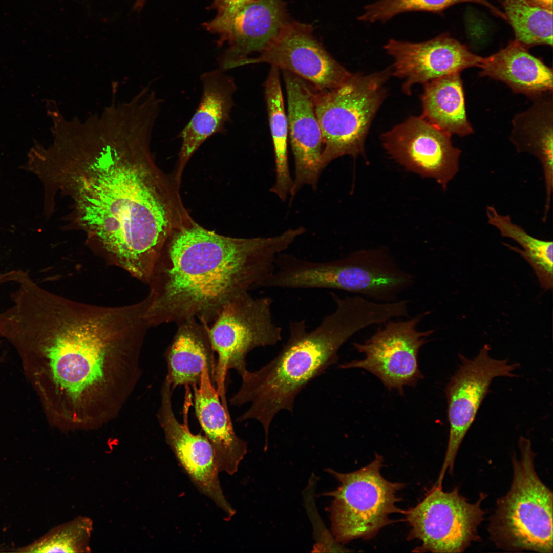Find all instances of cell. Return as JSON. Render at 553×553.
<instances>
[{
    "label": "cell",
    "mask_w": 553,
    "mask_h": 553,
    "mask_svg": "<svg viewBox=\"0 0 553 553\" xmlns=\"http://www.w3.org/2000/svg\"><path fill=\"white\" fill-rule=\"evenodd\" d=\"M139 94H144V93H139ZM147 95H151V94H147ZM152 96H154V95H152ZM155 97H156V96H155ZM156 98H157V97H156ZM159 100H160V99H159ZM160 101H161V100H160Z\"/></svg>",
    "instance_id": "d6a6232c"
},
{
    "label": "cell",
    "mask_w": 553,
    "mask_h": 553,
    "mask_svg": "<svg viewBox=\"0 0 553 553\" xmlns=\"http://www.w3.org/2000/svg\"><path fill=\"white\" fill-rule=\"evenodd\" d=\"M516 40L526 47L552 46V9L531 0H502Z\"/></svg>",
    "instance_id": "4316f807"
},
{
    "label": "cell",
    "mask_w": 553,
    "mask_h": 553,
    "mask_svg": "<svg viewBox=\"0 0 553 553\" xmlns=\"http://www.w3.org/2000/svg\"><path fill=\"white\" fill-rule=\"evenodd\" d=\"M465 2L482 5L495 15L506 19L505 14L487 0H380L367 6L359 20L369 22L387 20L396 15L407 11H439L453 5Z\"/></svg>",
    "instance_id": "f1b7e54d"
},
{
    "label": "cell",
    "mask_w": 553,
    "mask_h": 553,
    "mask_svg": "<svg viewBox=\"0 0 553 553\" xmlns=\"http://www.w3.org/2000/svg\"><path fill=\"white\" fill-rule=\"evenodd\" d=\"M279 69L271 66L264 83V93L274 148L275 181L270 192L285 201L293 185L288 158V124Z\"/></svg>",
    "instance_id": "d4e9b609"
},
{
    "label": "cell",
    "mask_w": 553,
    "mask_h": 553,
    "mask_svg": "<svg viewBox=\"0 0 553 553\" xmlns=\"http://www.w3.org/2000/svg\"><path fill=\"white\" fill-rule=\"evenodd\" d=\"M219 68L201 74L202 93L197 110L179 137L181 146L174 177L180 184L183 170L196 151L208 138L226 132L237 87L233 78Z\"/></svg>",
    "instance_id": "d6986e66"
},
{
    "label": "cell",
    "mask_w": 553,
    "mask_h": 553,
    "mask_svg": "<svg viewBox=\"0 0 553 553\" xmlns=\"http://www.w3.org/2000/svg\"><path fill=\"white\" fill-rule=\"evenodd\" d=\"M178 325L176 335L165 352V379L173 390L179 386L197 385L206 367L215 384L216 360L208 325L190 319Z\"/></svg>",
    "instance_id": "44dd1931"
},
{
    "label": "cell",
    "mask_w": 553,
    "mask_h": 553,
    "mask_svg": "<svg viewBox=\"0 0 553 553\" xmlns=\"http://www.w3.org/2000/svg\"><path fill=\"white\" fill-rule=\"evenodd\" d=\"M491 347L485 345L477 355L469 359L460 355V364L445 389L450 424L448 443L444 461L435 484L442 485L446 471L452 474L457 453L488 392L492 380L498 377H513L518 366L507 359L490 355Z\"/></svg>",
    "instance_id": "7c38bea8"
},
{
    "label": "cell",
    "mask_w": 553,
    "mask_h": 553,
    "mask_svg": "<svg viewBox=\"0 0 553 553\" xmlns=\"http://www.w3.org/2000/svg\"><path fill=\"white\" fill-rule=\"evenodd\" d=\"M254 0H212L209 9H214L217 12L232 9Z\"/></svg>",
    "instance_id": "f546056e"
},
{
    "label": "cell",
    "mask_w": 553,
    "mask_h": 553,
    "mask_svg": "<svg viewBox=\"0 0 553 553\" xmlns=\"http://www.w3.org/2000/svg\"><path fill=\"white\" fill-rule=\"evenodd\" d=\"M424 85L421 96V116L451 135L472 134L473 130L466 116L460 73L442 76Z\"/></svg>",
    "instance_id": "cb8c5ba5"
},
{
    "label": "cell",
    "mask_w": 553,
    "mask_h": 553,
    "mask_svg": "<svg viewBox=\"0 0 553 553\" xmlns=\"http://www.w3.org/2000/svg\"><path fill=\"white\" fill-rule=\"evenodd\" d=\"M391 74L390 68L367 75L351 73L335 88H314L315 111L322 136L323 169L339 157L364 155L366 138L386 97L385 83Z\"/></svg>",
    "instance_id": "52a82bcc"
},
{
    "label": "cell",
    "mask_w": 553,
    "mask_h": 553,
    "mask_svg": "<svg viewBox=\"0 0 553 553\" xmlns=\"http://www.w3.org/2000/svg\"><path fill=\"white\" fill-rule=\"evenodd\" d=\"M428 313L384 323L363 343L353 344L365 358L344 363L339 367L366 370L379 378L388 390L402 395L405 386L414 387L423 377L419 368L418 353L434 330L420 331L418 325Z\"/></svg>",
    "instance_id": "8fae6325"
},
{
    "label": "cell",
    "mask_w": 553,
    "mask_h": 553,
    "mask_svg": "<svg viewBox=\"0 0 553 553\" xmlns=\"http://www.w3.org/2000/svg\"><path fill=\"white\" fill-rule=\"evenodd\" d=\"M414 277L385 249L359 250L339 259L316 262L282 253L265 288H327L356 293L379 302L398 300Z\"/></svg>",
    "instance_id": "5b68a950"
},
{
    "label": "cell",
    "mask_w": 553,
    "mask_h": 553,
    "mask_svg": "<svg viewBox=\"0 0 553 553\" xmlns=\"http://www.w3.org/2000/svg\"><path fill=\"white\" fill-rule=\"evenodd\" d=\"M299 235L294 228L273 237L232 238L195 222L176 231L147 283L150 327L190 319L214 322L226 305L258 288Z\"/></svg>",
    "instance_id": "3957f363"
},
{
    "label": "cell",
    "mask_w": 553,
    "mask_h": 553,
    "mask_svg": "<svg viewBox=\"0 0 553 553\" xmlns=\"http://www.w3.org/2000/svg\"><path fill=\"white\" fill-rule=\"evenodd\" d=\"M487 495L480 493L470 503L458 487L445 492L434 485L422 500L403 512L411 529L408 539L421 545L414 552L461 553L480 539L478 528L486 512L481 507Z\"/></svg>",
    "instance_id": "30bf717a"
},
{
    "label": "cell",
    "mask_w": 553,
    "mask_h": 553,
    "mask_svg": "<svg viewBox=\"0 0 553 553\" xmlns=\"http://www.w3.org/2000/svg\"><path fill=\"white\" fill-rule=\"evenodd\" d=\"M192 387L196 415L214 449L219 471L233 475L247 453L246 443L235 433L228 408L222 403L206 367L198 385Z\"/></svg>",
    "instance_id": "ffe728a7"
},
{
    "label": "cell",
    "mask_w": 553,
    "mask_h": 553,
    "mask_svg": "<svg viewBox=\"0 0 553 553\" xmlns=\"http://www.w3.org/2000/svg\"><path fill=\"white\" fill-rule=\"evenodd\" d=\"M518 444L520 455L512 459L510 488L497 500L490 518V538L503 550L552 553V492L536 471L530 440L521 436Z\"/></svg>",
    "instance_id": "8992f818"
},
{
    "label": "cell",
    "mask_w": 553,
    "mask_h": 553,
    "mask_svg": "<svg viewBox=\"0 0 553 553\" xmlns=\"http://www.w3.org/2000/svg\"><path fill=\"white\" fill-rule=\"evenodd\" d=\"M155 123L146 114L104 108L59 125L46 151L76 223L108 261L138 278L152 272L168 240L190 220L180 185L153 159Z\"/></svg>",
    "instance_id": "6da1fadb"
},
{
    "label": "cell",
    "mask_w": 553,
    "mask_h": 553,
    "mask_svg": "<svg viewBox=\"0 0 553 553\" xmlns=\"http://www.w3.org/2000/svg\"><path fill=\"white\" fill-rule=\"evenodd\" d=\"M383 462L382 457L376 454L370 463L354 472L343 473L327 469L340 483L337 489L325 494L333 497L328 511L337 542L370 539L394 522L390 518L392 514L403 513L396 503L401 500L397 492L405 484L390 482L382 476Z\"/></svg>",
    "instance_id": "ba28073f"
},
{
    "label": "cell",
    "mask_w": 553,
    "mask_h": 553,
    "mask_svg": "<svg viewBox=\"0 0 553 553\" xmlns=\"http://www.w3.org/2000/svg\"><path fill=\"white\" fill-rule=\"evenodd\" d=\"M173 391L170 382L165 379L157 416L166 442L196 487L230 518L236 512L225 498L220 485L214 449L205 436L190 432L187 423L188 407L185 411L183 423L178 421L172 405Z\"/></svg>",
    "instance_id": "2e32d148"
},
{
    "label": "cell",
    "mask_w": 553,
    "mask_h": 553,
    "mask_svg": "<svg viewBox=\"0 0 553 553\" xmlns=\"http://www.w3.org/2000/svg\"><path fill=\"white\" fill-rule=\"evenodd\" d=\"M479 67L481 76L501 81L517 93L537 97L552 91V70L516 40L483 57Z\"/></svg>",
    "instance_id": "7402d4cb"
},
{
    "label": "cell",
    "mask_w": 553,
    "mask_h": 553,
    "mask_svg": "<svg viewBox=\"0 0 553 553\" xmlns=\"http://www.w3.org/2000/svg\"><path fill=\"white\" fill-rule=\"evenodd\" d=\"M486 215L488 224L498 229L501 236L511 238L523 248L503 243L512 250L519 253L531 265L541 287L549 290L553 286L552 241L542 240L528 234L512 221L508 215L499 214L495 207L487 206Z\"/></svg>",
    "instance_id": "484cf974"
},
{
    "label": "cell",
    "mask_w": 553,
    "mask_h": 553,
    "mask_svg": "<svg viewBox=\"0 0 553 553\" xmlns=\"http://www.w3.org/2000/svg\"><path fill=\"white\" fill-rule=\"evenodd\" d=\"M267 63L292 73L320 90L335 88L351 74L314 38L310 26L286 23L276 37L245 66Z\"/></svg>",
    "instance_id": "9a60e30c"
},
{
    "label": "cell",
    "mask_w": 553,
    "mask_h": 553,
    "mask_svg": "<svg viewBox=\"0 0 553 553\" xmlns=\"http://www.w3.org/2000/svg\"><path fill=\"white\" fill-rule=\"evenodd\" d=\"M543 7L552 9V0H531Z\"/></svg>",
    "instance_id": "4dcf8cb0"
},
{
    "label": "cell",
    "mask_w": 553,
    "mask_h": 553,
    "mask_svg": "<svg viewBox=\"0 0 553 553\" xmlns=\"http://www.w3.org/2000/svg\"><path fill=\"white\" fill-rule=\"evenodd\" d=\"M93 522L79 517L53 530L26 548L28 552L86 553L90 551L89 541Z\"/></svg>",
    "instance_id": "83f0119b"
},
{
    "label": "cell",
    "mask_w": 553,
    "mask_h": 553,
    "mask_svg": "<svg viewBox=\"0 0 553 553\" xmlns=\"http://www.w3.org/2000/svg\"><path fill=\"white\" fill-rule=\"evenodd\" d=\"M552 101L536 103L516 116L511 140L518 151L528 152L540 161L546 192L545 207L550 206L553 187Z\"/></svg>",
    "instance_id": "603a6c76"
},
{
    "label": "cell",
    "mask_w": 553,
    "mask_h": 553,
    "mask_svg": "<svg viewBox=\"0 0 553 553\" xmlns=\"http://www.w3.org/2000/svg\"><path fill=\"white\" fill-rule=\"evenodd\" d=\"M330 295L334 311L310 331L305 320L290 321L288 339L278 355L259 369L247 370L241 375V386L230 399L234 406L251 403L237 421H259L265 433V449L275 415L282 410L292 413L296 396L337 361L341 347L355 333L378 321L375 308L363 297Z\"/></svg>",
    "instance_id": "277c9868"
},
{
    "label": "cell",
    "mask_w": 553,
    "mask_h": 553,
    "mask_svg": "<svg viewBox=\"0 0 553 553\" xmlns=\"http://www.w3.org/2000/svg\"><path fill=\"white\" fill-rule=\"evenodd\" d=\"M287 96L288 132L294 160V179L290 194L305 185L317 188L324 169L323 141L316 116L314 87L296 75L283 70Z\"/></svg>",
    "instance_id": "e0dca14e"
},
{
    "label": "cell",
    "mask_w": 553,
    "mask_h": 553,
    "mask_svg": "<svg viewBox=\"0 0 553 553\" xmlns=\"http://www.w3.org/2000/svg\"><path fill=\"white\" fill-rule=\"evenodd\" d=\"M147 307L145 299L83 303L37 284L15 297L0 317V335L19 353L54 426L95 429L118 415L141 376Z\"/></svg>",
    "instance_id": "7a4b0ae2"
},
{
    "label": "cell",
    "mask_w": 553,
    "mask_h": 553,
    "mask_svg": "<svg viewBox=\"0 0 553 553\" xmlns=\"http://www.w3.org/2000/svg\"><path fill=\"white\" fill-rule=\"evenodd\" d=\"M271 299L253 297L249 293L226 305L208 332L217 360L215 376L222 402L227 404L226 379L235 369L240 375L247 370L246 357L252 350L274 346L282 339V328L274 321Z\"/></svg>",
    "instance_id": "9c48e42d"
},
{
    "label": "cell",
    "mask_w": 553,
    "mask_h": 553,
    "mask_svg": "<svg viewBox=\"0 0 553 553\" xmlns=\"http://www.w3.org/2000/svg\"><path fill=\"white\" fill-rule=\"evenodd\" d=\"M280 0H254L239 7L217 12L202 26L218 37V46H227L219 58V68L244 66L253 53L262 52L276 37L285 22Z\"/></svg>",
    "instance_id": "5bb4252c"
},
{
    "label": "cell",
    "mask_w": 553,
    "mask_h": 553,
    "mask_svg": "<svg viewBox=\"0 0 553 553\" xmlns=\"http://www.w3.org/2000/svg\"><path fill=\"white\" fill-rule=\"evenodd\" d=\"M385 49L394 59L392 74L404 80L402 90L407 94L415 84L479 67L483 59L446 34L420 43L392 39Z\"/></svg>",
    "instance_id": "ac0fdd59"
},
{
    "label": "cell",
    "mask_w": 553,
    "mask_h": 553,
    "mask_svg": "<svg viewBox=\"0 0 553 553\" xmlns=\"http://www.w3.org/2000/svg\"><path fill=\"white\" fill-rule=\"evenodd\" d=\"M451 135L421 116H411L381 136L387 153L406 169L434 180L443 189L459 170L461 151Z\"/></svg>",
    "instance_id": "4fadbf2b"
},
{
    "label": "cell",
    "mask_w": 553,
    "mask_h": 553,
    "mask_svg": "<svg viewBox=\"0 0 553 553\" xmlns=\"http://www.w3.org/2000/svg\"><path fill=\"white\" fill-rule=\"evenodd\" d=\"M146 0H136L133 7V10L140 11L144 7Z\"/></svg>",
    "instance_id": "1f68e13d"
}]
</instances>
